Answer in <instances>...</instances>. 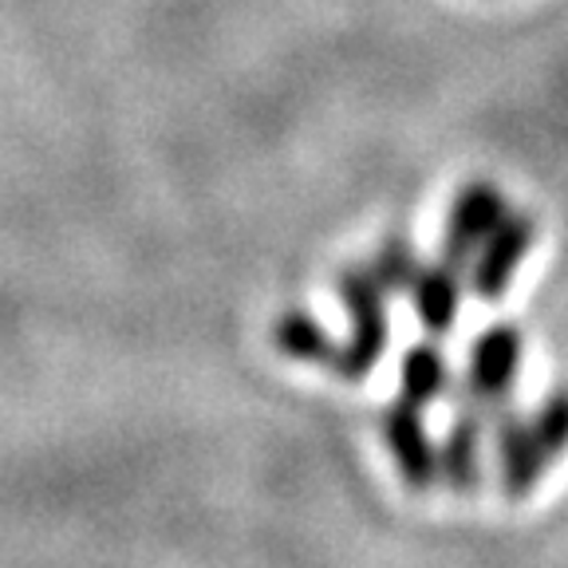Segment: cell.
I'll use <instances>...</instances> for the list:
<instances>
[{"label":"cell","instance_id":"8fae6325","mask_svg":"<svg viewBox=\"0 0 568 568\" xmlns=\"http://www.w3.org/2000/svg\"><path fill=\"white\" fill-rule=\"evenodd\" d=\"M418 268L423 265H418V257H415V245L403 241V237H390L379 245V253H375V261H372L367 273H372L387 293H410Z\"/></svg>","mask_w":568,"mask_h":568},{"label":"cell","instance_id":"52a82bcc","mask_svg":"<svg viewBox=\"0 0 568 568\" xmlns=\"http://www.w3.org/2000/svg\"><path fill=\"white\" fill-rule=\"evenodd\" d=\"M481 423L486 418L462 410L458 423L450 426V435L443 438L438 450V478L454 489V494H474L481 486Z\"/></svg>","mask_w":568,"mask_h":568},{"label":"cell","instance_id":"30bf717a","mask_svg":"<svg viewBox=\"0 0 568 568\" xmlns=\"http://www.w3.org/2000/svg\"><path fill=\"white\" fill-rule=\"evenodd\" d=\"M273 344L281 347L288 359H304V364H324V367L336 364V352H339V344H332L328 332L320 328L316 320L301 308H288L276 316Z\"/></svg>","mask_w":568,"mask_h":568},{"label":"cell","instance_id":"9c48e42d","mask_svg":"<svg viewBox=\"0 0 568 568\" xmlns=\"http://www.w3.org/2000/svg\"><path fill=\"white\" fill-rule=\"evenodd\" d=\"M403 379H399V399L410 403V407H426L435 403L438 395H450L454 390V375L446 355L438 352L435 344H415L407 355H403Z\"/></svg>","mask_w":568,"mask_h":568},{"label":"cell","instance_id":"ba28073f","mask_svg":"<svg viewBox=\"0 0 568 568\" xmlns=\"http://www.w3.org/2000/svg\"><path fill=\"white\" fill-rule=\"evenodd\" d=\"M410 296H415V312L423 320V328L430 336H446L454 328V316H458V273L450 265H423L410 284Z\"/></svg>","mask_w":568,"mask_h":568},{"label":"cell","instance_id":"3957f363","mask_svg":"<svg viewBox=\"0 0 568 568\" xmlns=\"http://www.w3.org/2000/svg\"><path fill=\"white\" fill-rule=\"evenodd\" d=\"M506 197L494 182H470L462 186V194L450 205V222H446L443 237V265H450L454 273L470 268L478 248L494 237V230L506 222Z\"/></svg>","mask_w":568,"mask_h":568},{"label":"cell","instance_id":"6da1fadb","mask_svg":"<svg viewBox=\"0 0 568 568\" xmlns=\"http://www.w3.org/2000/svg\"><path fill=\"white\" fill-rule=\"evenodd\" d=\"M517 367H521V332L514 324H494L470 344V367L454 383L458 410H470L478 418H494L509 407Z\"/></svg>","mask_w":568,"mask_h":568},{"label":"cell","instance_id":"277c9868","mask_svg":"<svg viewBox=\"0 0 568 568\" xmlns=\"http://www.w3.org/2000/svg\"><path fill=\"white\" fill-rule=\"evenodd\" d=\"M532 237H537V222L529 213L509 210L506 222L497 225L494 237L478 248V257L470 265V288L481 301H501L509 293V281H514L517 265L529 253Z\"/></svg>","mask_w":568,"mask_h":568},{"label":"cell","instance_id":"8992f818","mask_svg":"<svg viewBox=\"0 0 568 568\" xmlns=\"http://www.w3.org/2000/svg\"><path fill=\"white\" fill-rule=\"evenodd\" d=\"M494 450L497 466H501V494L506 497H525L537 489V481L549 470V458L537 450L529 430V418H517L514 407H501L494 418Z\"/></svg>","mask_w":568,"mask_h":568},{"label":"cell","instance_id":"7a4b0ae2","mask_svg":"<svg viewBox=\"0 0 568 568\" xmlns=\"http://www.w3.org/2000/svg\"><path fill=\"white\" fill-rule=\"evenodd\" d=\"M339 301L352 312V339H344L336 352L332 372L339 379H364L387 352V288L367 268H347L336 281Z\"/></svg>","mask_w":568,"mask_h":568},{"label":"cell","instance_id":"7c38bea8","mask_svg":"<svg viewBox=\"0 0 568 568\" xmlns=\"http://www.w3.org/2000/svg\"><path fill=\"white\" fill-rule=\"evenodd\" d=\"M532 443L545 458H560L568 450V390H557L537 407V415L529 418Z\"/></svg>","mask_w":568,"mask_h":568},{"label":"cell","instance_id":"5b68a950","mask_svg":"<svg viewBox=\"0 0 568 568\" xmlns=\"http://www.w3.org/2000/svg\"><path fill=\"white\" fill-rule=\"evenodd\" d=\"M383 438H387V450L399 466V478L410 489H430L438 481V446L430 443L423 423V407H410V403L395 399L383 410Z\"/></svg>","mask_w":568,"mask_h":568}]
</instances>
